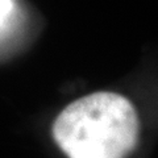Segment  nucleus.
<instances>
[{"label": "nucleus", "mask_w": 158, "mask_h": 158, "mask_svg": "<svg viewBox=\"0 0 158 158\" xmlns=\"http://www.w3.org/2000/svg\"><path fill=\"white\" fill-rule=\"evenodd\" d=\"M53 136L69 158H127L138 140V118L127 98L95 92L63 108Z\"/></svg>", "instance_id": "f257e3e1"}, {"label": "nucleus", "mask_w": 158, "mask_h": 158, "mask_svg": "<svg viewBox=\"0 0 158 158\" xmlns=\"http://www.w3.org/2000/svg\"><path fill=\"white\" fill-rule=\"evenodd\" d=\"M12 11V0H0V27Z\"/></svg>", "instance_id": "f03ea898"}]
</instances>
